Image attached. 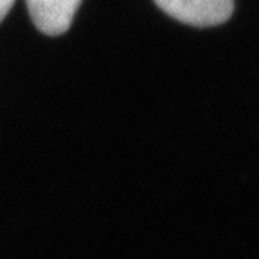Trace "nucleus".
Instances as JSON below:
<instances>
[{
  "label": "nucleus",
  "mask_w": 259,
  "mask_h": 259,
  "mask_svg": "<svg viewBox=\"0 0 259 259\" xmlns=\"http://www.w3.org/2000/svg\"><path fill=\"white\" fill-rule=\"evenodd\" d=\"M13 4H15V0H0V22L4 20L6 15L11 11Z\"/></svg>",
  "instance_id": "3"
},
{
  "label": "nucleus",
  "mask_w": 259,
  "mask_h": 259,
  "mask_svg": "<svg viewBox=\"0 0 259 259\" xmlns=\"http://www.w3.org/2000/svg\"><path fill=\"white\" fill-rule=\"evenodd\" d=\"M83 0H25L32 24L47 36H60L72 24Z\"/></svg>",
  "instance_id": "2"
},
{
  "label": "nucleus",
  "mask_w": 259,
  "mask_h": 259,
  "mask_svg": "<svg viewBox=\"0 0 259 259\" xmlns=\"http://www.w3.org/2000/svg\"><path fill=\"white\" fill-rule=\"evenodd\" d=\"M175 20L194 27L220 25L231 18L234 0H153Z\"/></svg>",
  "instance_id": "1"
}]
</instances>
